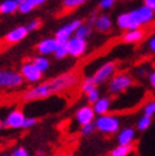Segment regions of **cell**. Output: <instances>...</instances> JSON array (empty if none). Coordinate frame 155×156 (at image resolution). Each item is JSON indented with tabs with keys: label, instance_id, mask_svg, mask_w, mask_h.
<instances>
[{
	"label": "cell",
	"instance_id": "9a60e30c",
	"mask_svg": "<svg viewBox=\"0 0 155 156\" xmlns=\"http://www.w3.org/2000/svg\"><path fill=\"white\" fill-rule=\"evenodd\" d=\"M94 27L98 32L100 33H107L110 32L113 27V22H112V18L110 17L108 14H99L96 22H94Z\"/></svg>",
	"mask_w": 155,
	"mask_h": 156
},
{
	"label": "cell",
	"instance_id": "7c38bea8",
	"mask_svg": "<svg viewBox=\"0 0 155 156\" xmlns=\"http://www.w3.org/2000/svg\"><path fill=\"white\" fill-rule=\"evenodd\" d=\"M57 41L55 40V37L51 38H43V40H41L40 42L37 43V52L40 53V56H46L47 57V55H53V52H55L56 47H57Z\"/></svg>",
	"mask_w": 155,
	"mask_h": 156
},
{
	"label": "cell",
	"instance_id": "7402d4cb",
	"mask_svg": "<svg viewBox=\"0 0 155 156\" xmlns=\"http://www.w3.org/2000/svg\"><path fill=\"white\" fill-rule=\"evenodd\" d=\"M92 32H93V27L89 26L88 23H83V24L76 29V32H75V37L78 38H81V40H85L87 41V38L92 36Z\"/></svg>",
	"mask_w": 155,
	"mask_h": 156
},
{
	"label": "cell",
	"instance_id": "277c9868",
	"mask_svg": "<svg viewBox=\"0 0 155 156\" xmlns=\"http://www.w3.org/2000/svg\"><path fill=\"white\" fill-rule=\"evenodd\" d=\"M134 84V77L130 74L121 73L116 74L112 79L108 81V91L112 94H120V93L126 91Z\"/></svg>",
	"mask_w": 155,
	"mask_h": 156
},
{
	"label": "cell",
	"instance_id": "603a6c76",
	"mask_svg": "<svg viewBox=\"0 0 155 156\" xmlns=\"http://www.w3.org/2000/svg\"><path fill=\"white\" fill-rule=\"evenodd\" d=\"M134 151V146H116L114 149L110 152V156H130V154Z\"/></svg>",
	"mask_w": 155,
	"mask_h": 156
},
{
	"label": "cell",
	"instance_id": "ffe728a7",
	"mask_svg": "<svg viewBox=\"0 0 155 156\" xmlns=\"http://www.w3.org/2000/svg\"><path fill=\"white\" fill-rule=\"evenodd\" d=\"M136 9H137V13H139V15H140V18H141L142 26H144V24H149V23H151V22L154 20L155 13H154L151 9H149L148 6H145V5L142 4L141 6L136 8Z\"/></svg>",
	"mask_w": 155,
	"mask_h": 156
},
{
	"label": "cell",
	"instance_id": "1f68e13d",
	"mask_svg": "<svg viewBox=\"0 0 155 156\" xmlns=\"http://www.w3.org/2000/svg\"><path fill=\"white\" fill-rule=\"evenodd\" d=\"M10 156H31V154H29V151L26 149V147L18 146V147H15V149L12 151Z\"/></svg>",
	"mask_w": 155,
	"mask_h": 156
},
{
	"label": "cell",
	"instance_id": "d6a6232c",
	"mask_svg": "<svg viewBox=\"0 0 155 156\" xmlns=\"http://www.w3.org/2000/svg\"><path fill=\"white\" fill-rule=\"evenodd\" d=\"M26 27L28 29V32H33V30H37L38 28L41 27V22L38 20V19H33V20H31Z\"/></svg>",
	"mask_w": 155,
	"mask_h": 156
},
{
	"label": "cell",
	"instance_id": "836d02e7",
	"mask_svg": "<svg viewBox=\"0 0 155 156\" xmlns=\"http://www.w3.org/2000/svg\"><path fill=\"white\" fill-rule=\"evenodd\" d=\"M37 124V118L34 117H26V121H24V124H23V128H32L33 126Z\"/></svg>",
	"mask_w": 155,
	"mask_h": 156
},
{
	"label": "cell",
	"instance_id": "d590c367",
	"mask_svg": "<svg viewBox=\"0 0 155 156\" xmlns=\"http://www.w3.org/2000/svg\"><path fill=\"white\" fill-rule=\"evenodd\" d=\"M148 47H149V50H150L151 52L155 53V36H153L150 40H149V42H148Z\"/></svg>",
	"mask_w": 155,
	"mask_h": 156
},
{
	"label": "cell",
	"instance_id": "30bf717a",
	"mask_svg": "<svg viewBox=\"0 0 155 156\" xmlns=\"http://www.w3.org/2000/svg\"><path fill=\"white\" fill-rule=\"evenodd\" d=\"M24 121H26V114L23 113V111H20V109H13V111H10L6 114L5 119L3 122H4V127L18 129V128H23Z\"/></svg>",
	"mask_w": 155,
	"mask_h": 156
},
{
	"label": "cell",
	"instance_id": "9c48e42d",
	"mask_svg": "<svg viewBox=\"0 0 155 156\" xmlns=\"http://www.w3.org/2000/svg\"><path fill=\"white\" fill-rule=\"evenodd\" d=\"M67 46V52H69V56L71 57H81L83 55L87 52L88 50V43L85 40H81V38H78L75 36H73L70 40L67 41L66 43Z\"/></svg>",
	"mask_w": 155,
	"mask_h": 156
},
{
	"label": "cell",
	"instance_id": "e0dca14e",
	"mask_svg": "<svg viewBox=\"0 0 155 156\" xmlns=\"http://www.w3.org/2000/svg\"><path fill=\"white\" fill-rule=\"evenodd\" d=\"M145 32L140 29H134V30H126L125 34L122 36V41L127 43V44H132V43H139L144 40Z\"/></svg>",
	"mask_w": 155,
	"mask_h": 156
},
{
	"label": "cell",
	"instance_id": "60d3db41",
	"mask_svg": "<svg viewBox=\"0 0 155 156\" xmlns=\"http://www.w3.org/2000/svg\"><path fill=\"white\" fill-rule=\"evenodd\" d=\"M3 127H4V122H3L2 119H0V129H2Z\"/></svg>",
	"mask_w": 155,
	"mask_h": 156
},
{
	"label": "cell",
	"instance_id": "3957f363",
	"mask_svg": "<svg viewBox=\"0 0 155 156\" xmlns=\"http://www.w3.org/2000/svg\"><path fill=\"white\" fill-rule=\"evenodd\" d=\"M116 23H117L118 28L122 30L140 29L142 26V22L137 13V9H132L127 13H121L117 17V19H116Z\"/></svg>",
	"mask_w": 155,
	"mask_h": 156
},
{
	"label": "cell",
	"instance_id": "5b68a950",
	"mask_svg": "<svg viewBox=\"0 0 155 156\" xmlns=\"http://www.w3.org/2000/svg\"><path fill=\"white\" fill-rule=\"evenodd\" d=\"M24 79L22 77L20 73L14 70H0V88L5 89H15L20 88Z\"/></svg>",
	"mask_w": 155,
	"mask_h": 156
},
{
	"label": "cell",
	"instance_id": "7bdbcfd3",
	"mask_svg": "<svg viewBox=\"0 0 155 156\" xmlns=\"http://www.w3.org/2000/svg\"><path fill=\"white\" fill-rule=\"evenodd\" d=\"M0 156H10V155H8V154H3V155H0Z\"/></svg>",
	"mask_w": 155,
	"mask_h": 156
},
{
	"label": "cell",
	"instance_id": "4dcf8cb0",
	"mask_svg": "<svg viewBox=\"0 0 155 156\" xmlns=\"http://www.w3.org/2000/svg\"><path fill=\"white\" fill-rule=\"evenodd\" d=\"M113 5H114V0H100L98 4V8L100 10L107 12V10H110L111 8H113Z\"/></svg>",
	"mask_w": 155,
	"mask_h": 156
},
{
	"label": "cell",
	"instance_id": "d4e9b609",
	"mask_svg": "<svg viewBox=\"0 0 155 156\" xmlns=\"http://www.w3.org/2000/svg\"><path fill=\"white\" fill-rule=\"evenodd\" d=\"M151 122H153V118L150 117H146V115H142L140 119L137 121V124H136V128L139 131H146L150 126H151Z\"/></svg>",
	"mask_w": 155,
	"mask_h": 156
},
{
	"label": "cell",
	"instance_id": "ba28073f",
	"mask_svg": "<svg viewBox=\"0 0 155 156\" xmlns=\"http://www.w3.org/2000/svg\"><path fill=\"white\" fill-rule=\"evenodd\" d=\"M20 75L26 81L31 83V84H34V83H38L41 79H42V73L38 70L32 61H26L23 62V65L20 66Z\"/></svg>",
	"mask_w": 155,
	"mask_h": 156
},
{
	"label": "cell",
	"instance_id": "5bb4252c",
	"mask_svg": "<svg viewBox=\"0 0 155 156\" xmlns=\"http://www.w3.org/2000/svg\"><path fill=\"white\" fill-rule=\"evenodd\" d=\"M136 137V132L132 127H125L117 133V142L121 146H130L132 145L134 140Z\"/></svg>",
	"mask_w": 155,
	"mask_h": 156
},
{
	"label": "cell",
	"instance_id": "f35d334b",
	"mask_svg": "<svg viewBox=\"0 0 155 156\" xmlns=\"http://www.w3.org/2000/svg\"><path fill=\"white\" fill-rule=\"evenodd\" d=\"M145 73H146V71H145L144 69H140V70H139V74H140V76H144Z\"/></svg>",
	"mask_w": 155,
	"mask_h": 156
},
{
	"label": "cell",
	"instance_id": "ab89813d",
	"mask_svg": "<svg viewBox=\"0 0 155 156\" xmlns=\"http://www.w3.org/2000/svg\"><path fill=\"white\" fill-rule=\"evenodd\" d=\"M37 155H38V156H45V151H42V150H38Z\"/></svg>",
	"mask_w": 155,
	"mask_h": 156
},
{
	"label": "cell",
	"instance_id": "cb8c5ba5",
	"mask_svg": "<svg viewBox=\"0 0 155 156\" xmlns=\"http://www.w3.org/2000/svg\"><path fill=\"white\" fill-rule=\"evenodd\" d=\"M53 56H55V58H57V60H63L66 56H69L66 43H59L55 52H53Z\"/></svg>",
	"mask_w": 155,
	"mask_h": 156
},
{
	"label": "cell",
	"instance_id": "7a4b0ae2",
	"mask_svg": "<svg viewBox=\"0 0 155 156\" xmlns=\"http://www.w3.org/2000/svg\"><path fill=\"white\" fill-rule=\"evenodd\" d=\"M94 124H96V128L99 132L106 133V135L117 133L120 131V126H121L118 117L114 115V114H111V113L96 117Z\"/></svg>",
	"mask_w": 155,
	"mask_h": 156
},
{
	"label": "cell",
	"instance_id": "8992f818",
	"mask_svg": "<svg viewBox=\"0 0 155 156\" xmlns=\"http://www.w3.org/2000/svg\"><path fill=\"white\" fill-rule=\"evenodd\" d=\"M116 71H117V64L113 62V61H108V62H106V64H103L102 66H100L94 73V75L92 76L93 81H94V84L97 85V87L98 85H102L106 81H110L116 75Z\"/></svg>",
	"mask_w": 155,
	"mask_h": 156
},
{
	"label": "cell",
	"instance_id": "83f0119b",
	"mask_svg": "<svg viewBox=\"0 0 155 156\" xmlns=\"http://www.w3.org/2000/svg\"><path fill=\"white\" fill-rule=\"evenodd\" d=\"M84 4V0H64L63 6L65 9H76Z\"/></svg>",
	"mask_w": 155,
	"mask_h": 156
},
{
	"label": "cell",
	"instance_id": "52a82bcc",
	"mask_svg": "<svg viewBox=\"0 0 155 156\" xmlns=\"http://www.w3.org/2000/svg\"><path fill=\"white\" fill-rule=\"evenodd\" d=\"M81 24H83V22L80 19H74L70 23H67V24L59 28L55 33V40L57 41V43H67V41L73 37V34H75L76 29Z\"/></svg>",
	"mask_w": 155,
	"mask_h": 156
},
{
	"label": "cell",
	"instance_id": "4316f807",
	"mask_svg": "<svg viewBox=\"0 0 155 156\" xmlns=\"http://www.w3.org/2000/svg\"><path fill=\"white\" fill-rule=\"evenodd\" d=\"M85 97H87V100H88V103L89 104H94L97 100L100 98V94H99V90L98 88H94V89H92L89 90L88 93H85Z\"/></svg>",
	"mask_w": 155,
	"mask_h": 156
},
{
	"label": "cell",
	"instance_id": "e575fe53",
	"mask_svg": "<svg viewBox=\"0 0 155 156\" xmlns=\"http://www.w3.org/2000/svg\"><path fill=\"white\" fill-rule=\"evenodd\" d=\"M144 5L148 6L149 9H151L154 13H155V0H145L144 2Z\"/></svg>",
	"mask_w": 155,
	"mask_h": 156
},
{
	"label": "cell",
	"instance_id": "f546056e",
	"mask_svg": "<svg viewBox=\"0 0 155 156\" xmlns=\"http://www.w3.org/2000/svg\"><path fill=\"white\" fill-rule=\"evenodd\" d=\"M96 124L94 123H90V124H85V126L80 127V133L81 136H90L96 132Z\"/></svg>",
	"mask_w": 155,
	"mask_h": 156
},
{
	"label": "cell",
	"instance_id": "ac0fdd59",
	"mask_svg": "<svg viewBox=\"0 0 155 156\" xmlns=\"http://www.w3.org/2000/svg\"><path fill=\"white\" fill-rule=\"evenodd\" d=\"M42 4H45V0H20L18 10L22 14H27V13H31L33 9H36L37 6H40Z\"/></svg>",
	"mask_w": 155,
	"mask_h": 156
},
{
	"label": "cell",
	"instance_id": "4fadbf2b",
	"mask_svg": "<svg viewBox=\"0 0 155 156\" xmlns=\"http://www.w3.org/2000/svg\"><path fill=\"white\" fill-rule=\"evenodd\" d=\"M28 33L29 32H28V29H27L26 26H18V27L13 28L12 30H9V32L6 33L5 41L8 43H18V42L24 40Z\"/></svg>",
	"mask_w": 155,
	"mask_h": 156
},
{
	"label": "cell",
	"instance_id": "f1b7e54d",
	"mask_svg": "<svg viewBox=\"0 0 155 156\" xmlns=\"http://www.w3.org/2000/svg\"><path fill=\"white\" fill-rule=\"evenodd\" d=\"M142 112H144V115L153 118V115H155V100H151V102L146 103Z\"/></svg>",
	"mask_w": 155,
	"mask_h": 156
},
{
	"label": "cell",
	"instance_id": "484cf974",
	"mask_svg": "<svg viewBox=\"0 0 155 156\" xmlns=\"http://www.w3.org/2000/svg\"><path fill=\"white\" fill-rule=\"evenodd\" d=\"M94 88H98V87L94 84V81H93V77H92V76L85 77V79L81 81V84H80V89H81L84 93H88L89 90L94 89Z\"/></svg>",
	"mask_w": 155,
	"mask_h": 156
},
{
	"label": "cell",
	"instance_id": "b9f144b4",
	"mask_svg": "<svg viewBox=\"0 0 155 156\" xmlns=\"http://www.w3.org/2000/svg\"><path fill=\"white\" fill-rule=\"evenodd\" d=\"M63 156H75V155H71V154H67V155H63Z\"/></svg>",
	"mask_w": 155,
	"mask_h": 156
},
{
	"label": "cell",
	"instance_id": "d6986e66",
	"mask_svg": "<svg viewBox=\"0 0 155 156\" xmlns=\"http://www.w3.org/2000/svg\"><path fill=\"white\" fill-rule=\"evenodd\" d=\"M19 0H4L0 3V14H13L19 9Z\"/></svg>",
	"mask_w": 155,
	"mask_h": 156
},
{
	"label": "cell",
	"instance_id": "74e56055",
	"mask_svg": "<svg viewBox=\"0 0 155 156\" xmlns=\"http://www.w3.org/2000/svg\"><path fill=\"white\" fill-rule=\"evenodd\" d=\"M149 83L151 85V88L155 89V71H153V73L149 74Z\"/></svg>",
	"mask_w": 155,
	"mask_h": 156
},
{
	"label": "cell",
	"instance_id": "8fae6325",
	"mask_svg": "<svg viewBox=\"0 0 155 156\" xmlns=\"http://www.w3.org/2000/svg\"><path fill=\"white\" fill-rule=\"evenodd\" d=\"M75 119L80 126H85V124L94 123L96 121V113L93 111V107L87 104L83 105L79 109H76L75 112Z\"/></svg>",
	"mask_w": 155,
	"mask_h": 156
},
{
	"label": "cell",
	"instance_id": "6da1fadb",
	"mask_svg": "<svg viewBox=\"0 0 155 156\" xmlns=\"http://www.w3.org/2000/svg\"><path fill=\"white\" fill-rule=\"evenodd\" d=\"M79 83V77L74 73H66L57 77H53L51 80L41 83L38 85L29 88L24 94H23V100L26 102H32V100H41L46 99L53 94H57L64 90L73 88L74 85Z\"/></svg>",
	"mask_w": 155,
	"mask_h": 156
},
{
	"label": "cell",
	"instance_id": "8d00e7d4",
	"mask_svg": "<svg viewBox=\"0 0 155 156\" xmlns=\"http://www.w3.org/2000/svg\"><path fill=\"white\" fill-rule=\"evenodd\" d=\"M97 17H98V14L97 13H92L90 15H89V18H88V24L89 26H94V22H96V19H97Z\"/></svg>",
	"mask_w": 155,
	"mask_h": 156
},
{
	"label": "cell",
	"instance_id": "2e32d148",
	"mask_svg": "<svg viewBox=\"0 0 155 156\" xmlns=\"http://www.w3.org/2000/svg\"><path fill=\"white\" fill-rule=\"evenodd\" d=\"M93 107V111H94L96 115H104L110 113V109H111V98L108 97H100L97 102L92 105Z\"/></svg>",
	"mask_w": 155,
	"mask_h": 156
},
{
	"label": "cell",
	"instance_id": "44dd1931",
	"mask_svg": "<svg viewBox=\"0 0 155 156\" xmlns=\"http://www.w3.org/2000/svg\"><path fill=\"white\" fill-rule=\"evenodd\" d=\"M32 62L34 64V66L40 70V71L43 74L45 71H47V70L50 69V66H51V62H50V60L46 57V56H36L33 60H32Z\"/></svg>",
	"mask_w": 155,
	"mask_h": 156
}]
</instances>
